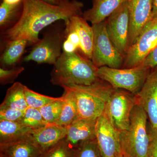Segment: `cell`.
<instances>
[{"mask_svg":"<svg viewBox=\"0 0 157 157\" xmlns=\"http://www.w3.org/2000/svg\"><path fill=\"white\" fill-rule=\"evenodd\" d=\"M22 14L12 28L1 33L2 39L26 40L33 45L39 41V34L45 28L57 21L82 15L84 5L78 0H61L52 5L43 0H23Z\"/></svg>","mask_w":157,"mask_h":157,"instance_id":"6da1fadb","label":"cell"},{"mask_svg":"<svg viewBox=\"0 0 157 157\" xmlns=\"http://www.w3.org/2000/svg\"><path fill=\"white\" fill-rule=\"evenodd\" d=\"M98 68L78 52H62L53 65L50 82L55 85H90L100 79Z\"/></svg>","mask_w":157,"mask_h":157,"instance_id":"7a4b0ae2","label":"cell"},{"mask_svg":"<svg viewBox=\"0 0 157 157\" xmlns=\"http://www.w3.org/2000/svg\"><path fill=\"white\" fill-rule=\"evenodd\" d=\"M63 86L70 90L74 98L78 118L86 120H97L104 113L107 102L115 90L101 79L90 85Z\"/></svg>","mask_w":157,"mask_h":157,"instance_id":"3957f363","label":"cell"},{"mask_svg":"<svg viewBox=\"0 0 157 157\" xmlns=\"http://www.w3.org/2000/svg\"><path fill=\"white\" fill-rule=\"evenodd\" d=\"M146 113L136 105L132 110L128 129L121 132L124 157H147L149 146V123Z\"/></svg>","mask_w":157,"mask_h":157,"instance_id":"277c9868","label":"cell"},{"mask_svg":"<svg viewBox=\"0 0 157 157\" xmlns=\"http://www.w3.org/2000/svg\"><path fill=\"white\" fill-rule=\"evenodd\" d=\"M64 28V22L61 23L60 21L55 23L33 45L29 53L23 59L24 61L54 64L63 52Z\"/></svg>","mask_w":157,"mask_h":157,"instance_id":"5b68a950","label":"cell"},{"mask_svg":"<svg viewBox=\"0 0 157 157\" xmlns=\"http://www.w3.org/2000/svg\"><path fill=\"white\" fill-rule=\"evenodd\" d=\"M151 69L142 65L127 69L98 68V76L115 89L128 91L135 95L143 86Z\"/></svg>","mask_w":157,"mask_h":157,"instance_id":"8992f818","label":"cell"},{"mask_svg":"<svg viewBox=\"0 0 157 157\" xmlns=\"http://www.w3.org/2000/svg\"><path fill=\"white\" fill-rule=\"evenodd\" d=\"M94 41L91 61L97 68L103 67L114 69L122 67L124 56L118 50L109 39L105 20L92 25Z\"/></svg>","mask_w":157,"mask_h":157,"instance_id":"52a82bcc","label":"cell"},{"mask_svg":"<svg viewBox=\"0 0 157 157\" xmlns=\"http://www.w3.org/2000/svg\"><path fill=\"white\" fill-rule=\"evenodd\" d=\"M136 105L135 95L126 90L115 89L104 111L117 129L124 132L128 129L131 114Z\"/></svg>","mask_w":157,"mask_h":157,"instance_id":"ba28073f","label":"cell"},{"mask_svg":"<svg viewBox=\"0 0 157 157\" xmlns=\"http://www.w3.org/2000/svg\"><path fill=\"white\" fill-rule=\"evenodd\" d=\"M157 45V19H151L144 28L135 43L129 46L124 57L122 68L127 69L140 66Z\"/></svg>","mask_w":157,"mask_h":157,"instance_id":"9c48e42d","label":"cell"},{"mask_svg":"<svg viewBox=\"0 0 157 157\" xmlns=\"http://www.w3.org/2000/svg\"><path fill=\"white\" fill-rule=\"evenodd\" d=\"M109 39L124 57L129 47L130 16L128 0L105 20Z\"/></svg>","mask_w":157,"mask_h":157,"instance_id":"30bf717a","label":"cell"},{"mask_svg":"<svg viewBox=\"0 0 157 157\" xmlns=\"http://www.w3.org/2000/svg\"><path fill=\"white\" fill-rule=\"evenodd\" d=\"M121 132L114 126L106 112L98 118L96 139L103 157H121Z\"/></svg>","mask_w":157,"mask_h":157,"instance_id":"8fae6325","label":"cell"},{"mask_svg":"<svg viewBox=\"0 0 157 157\" xmlns=\"http://www.w3.org/2000/svg\"><path fill=\"white\" fill-rule=\"evenodd\" d=\"M135 97L136 105L146 113L151 128L157 130V67L151 70L143 86Z\"/></svg>","mask_w":157,"mask_h":157,"instance_id":"7c38bea8","label":"cell"},{"mask_svg":"<svg viewBox=\"0 0 157 157\" xmlns=\"http://www.w3.org/2000/svg\"><path fill=\"white\" fill-rule=\"evenodd\" d=\"M128 4L130 16V46L135 43L144 28L151 19L153 0H128Z\"/></svg>","mask_w":157,"mask_h":157,"instance_id":"4fadbf2b","label":"cell"},{"mask_svg":"<svg viewBox=\"0 0 157 157\" xmlns=\"http://www.w3.org/2000/svg\"><path fill=\"white\" fill-rule=\"evenodd\" d=\"M67 127L50 124L33 130L29 136L42 152L46 151L66 137Z\"/></svg>","mask_w":157,"mask_h":157,"instance_id":"5bb4252c","label":"cell"},{"mask_svg":"<svg viewBox=\"0 0 157 157\" xmlns=\"http://www.w3.org/2000/svg\"><path fill=\"white\" fill-rule=\"evenodd\" d=\"M97 120L78 118L67 127L66 140L73 148L81 144L96 139Z\"/></svg>","mask_w":157,"mask_h":157,"instance_id":"9a60e30c","label":"cell"},{"mask_svg":"<svg viewBox=\"0 0 157 157\" xmlns=\"http://www.w3.org/2000/svg\"><path fill=\"white\" fill-rule=\"evenodd\" d=\"M0 153L7 157H41L43 153L29 135L0 144Z\"/></svg>","mask_w":157,"mask_h":157,"instance_id":"2e32d148","label":"cell"},{"mask_svg":"<svg viewBox=\"0 0 157 157\" xmlns=\"http://www.w3.org/2000/svg\"><path fill=\"white\" fill-rule=\"evenodd\" d=\"M27 41L24 39H2L0 63L2 68L13 67L19 63L25 53Z\"/></svg>","mask_w":157,"mask_h":157,"instance_id":"e0dca14e","label":"cell"},{"mask_svg":"<svg viewBox=\"0 0 157 157\" xmlns=\"http://www.w3.org/2000/svg\"><path fill=\"white\" fill-rule=\"evenodd\" d=\"M127 0H92L91 8L82 12V17L92 25L104 21Z\"/></svg>","mask_w":157,"mask_h":157,"instance_id":"ac0fdd59","label":"cell"},{"mask_svg":"<svg viewBox=\"0 0 157 157\" xmlns=\"http://www.w3.org/2000/svg\"><path fill=\"white\" fill-rule=\"evenodd\" d=\"M70 22L78 33L80 41L79 53L88 59L91 60L94 32L92 27L82 15H75L69 18Z\"/></svg>","mask_w":157,"mask_h":157,"instance_id":"d6986e66","label":"cell"},{"mask_svg":"<svg viewBox=\"0 0 157 157\" xmlns=\"http://www.w3.org/2000/svg\"><path fill=\"white\" fill-rule=\"evenodd\" d=\"M32 130L20 122L0 121V144L24 137L29 135Z\"/></svg>","mask_w":157,"mask_h":157,"instance_id":"ffe728a7","label":"cell"},{"mask_svg":"<svg viewBox=\"0 0 157 157\" xmlns=\"http://www.w3.org/2000/svg\"><path fill=\"white\" fill-rule=\"evenodd\" d=\"M62 87L64 90L63 107L60 114L56 124L67 127L78 119V112L76 102L71 92L65 86Z\"/></svg>","mask_w":157,"mask_h":157,"instance_id":"44dd1931","label":"cell"},{"mask_svg":"<svg viewBox=\"0 0 157 157\" xmlns=\"http://www.w3.org/2000/svg\"><path fill=\"white\" fill-rule=\"evenodd\" d=\"M25 86L16 82L7 90L6 97L1 106L25 111L28 107L25 100Z\"/></svg>","mask_w":157,"mask_h":157,"instance_id":"7402d4cb","label":"cell"},{"mask_svg":"<svg viewBox=\"0 0 157 157\" xmlns=\"http://www.w3.org/2000/svg\"><path fill=\"white\" fill-rule=\"evenodd\" d=\"M23 6V3L19 5L11 6L1 2L0 5L1 33L11 28L17 23L22 14Z\"/></svg>","mask_w":157,"mask_h":157,"instance_id":"603a6c76","label":"cell"},{"mask_svg":"<svg viewBox=\"0 0 157 157\" xmlns=\"http://www.w3.org/2000/svg\"><path fill=\"white\" fill-rule=\"evenodd\" d=\"M69 18L64 21V39L63 44V52L73 53L78 52H79L80 39L78 33L70 22Z\"/></svg>","mask_w":157,"mask_h":157,"instance_id":"cb8c5ba5","label":"cell"},{"mask_svg":"<svg viewBox=\"0 0 157 157\" xmlns=\"http://www.w3.org/2000/svg\"><path fill=\"white\" fill-rule=\"evenodd\" d=\"M19 122L32 130L40 128L49 124L44 119L39 109L29 107L25 111L22 119Z\"/></svg>","mask_w":157,"mask_h":157,"instance_id":"d4e9b609","label":"cell"},{"mask_svg":"<svg viewBox=\"0 0 157 157\" xmlns=\"http://www.w3.org/2000/svg\"><path fill=\"white\" fill-rule=\"evenodd\" d=\"M63 97L51 102L39 109L43 118L48 124H56L58 119L63 107Z\"/></svg>","mask_w":157,"mask_h":157,"instance_id":"484cf974","label":"cell"},{"mask_svg":"<svg viewBox=\"0 0 157 157\" xmlns=\"http://www.w3.org/2000/svg\"><path fill=\"white\" fill-rule=\"evenodd\" d=\"M25 94L29 107L39 109L51 102L59 100L60 98H53L41 94L25 86Z\"/></svg>","mask_w":157,"mask_h":157,"instance_id":"4316f807","label":"cell"},{"mask_svg":"<svg viewBox=\"0 0 157 157\" xmlns=\"http://www.w3.org/2000/svg\"><path fill=\"white\" fill-rule=\"evenodd\" d=\"M41 157H75V150L65 138L43 152Z\"/></svg>","mask_w":157,"mask_h":157,"instance_id":"83f0119b","label":"cell"},{"mask_svg":"<svg viewBox=\"0 0 157 157\" xmlns=\"http://www.w3.org/2000/svg\"><path fill=\"white\" fill-rule=\"evenodd\" d=\"M75 150V157H103L96 139L84 142Z\"/></svg>","mask_w":157,"mask_h":157,"instance_id":"f1b7e54d","label":"cell"},{"mask_svg":"<svg viewBox=\"0 0 157 157\" xmlns=\"http://www.w3.org/2000/svg\"><path fill=\"white\" fill-rule=\"evenodd\" d=\"M22 67H14L11 69L0 68V83L2 85L12 83L20 74L24 71Z\"/></svg>","mask_w":157,"mask_h":157,"instance_id":"f546056e","label":"cell"},{"mask_svg":"<svg viewBox=\"0 0 157 157\" xmlns=\"http://www.w3.org/2000/svg\"><path fill=\"white\" fill-rule=\"evenodd\" d=\"M25 111L11 107L0 106V121L19 122L24 114Z\"/></svg>","mask_w":157,"mask_h":157,"instance_id":"4dcf8cb0","label":"cell"},{"mask_svg":"<svg viewBox=\"0 0 157 157\" xmlns=\"http://www.w3.org/2000/svg\"><path fill=\"white\" fill-rule=\"evenodd\" d=\"M150 140L147 157H157V130L152 129L149 124Z\"/></svg>","mask_w":157,"mask_h":157,"instance_id":"1f68e13d","label":"cell"},{"mask_svg":"<svg viewBox=\"0 0 157 157\" xmlns=\"http://www.w3.org/2000/svg\"><path fill=\"white\" fill-rule=\"evenodd\" d=\"M140 65L150 69L157 67V45L147 56Z\"/></svg>","mask_w":157,"mask_h":157,"instance_id":"d6a6232c","label":"cell"},{"mask_svg":"<svg viewBox=\"0 0 157 157\" xmlns=\"http://www.w3.org/2000/svg\"><path fill=\"white\" fill-rule=\"evenodd\" d=\"M151 19H157V0H153Z\"/></svg>","mask_w":157,"mask_h":157,"instance_id":"836d02e7","label":"cell"},{"mask_svg":"<svg viewBox=\"0 0 157 157\" xmlns=\"http://www.w3.org/2000/svg\"><path fill=\"white\" fill-rule=\"evenodd\" d=\"M23 0H2V2L8 5L14 6L21 4Z\"/></svg>","mask_w":157,"mask_h":157,"instance_id":"e575fe53","label":"cell"},{"mask_svg":"<svg viewBox=\"0 0 157 157\" xmlns=\"http://www.w3.org/2000/svg\"><path fill=\"white\" fill-rule=\"evenodd\" d=\"M46 2L50 3L52 5H57L59 4L61 0H43Z\"/></svg>","mask_w":157,"mask_h":157,"instance_id":"d590c367","label":"cell"},{"mask_svg":"<svg viewBox=\"0 0 157 157\" xmlns=\"http://www.w3.org/2000/svg\"><path fill=\"white\" fill-rule=\"evenodd\" d=\"M0 157H7L5 155L3 154L2 153H0Z\"/></svg>","mask_w":157,"mask_h":157,"instance_id":"8d00e7d4","label":"cell"},{"mask_svg":"<svg viewBox=\"0 0 157 157\" xmlns=\"http://www.w3.org/2000/svg\"><path fill=\"white\" fill-rule=\"evenodd\" d=\"M121 157H123V156H121Z\"/></svg>","mask_w":157,"mask_h":157,"instance_id":"74e56055","label":"cell"}]
</instances>
